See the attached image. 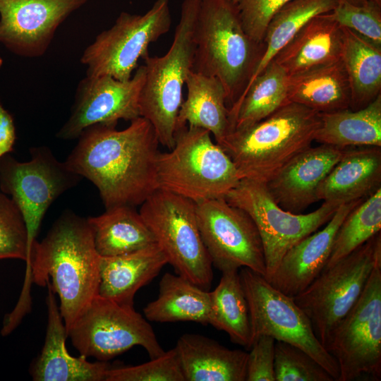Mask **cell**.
Wrapping results in <instances>:
<instances>
[{
    "label": "cell",
    "mask_w": 381,
    "mask_h": 381,
    "mask_svg": "<svg viewBox=\"0 0 381 381\" xmlns=\"http://www.w3.org/2000/svg\"><path fill=\"white\" fill-rule=\"evenodd\" d=\"M157 187L195 203L222 198L240 179L231 159L209 131L186 126L176 131L174 147L159 152Z\"/></svg>",
    "instance_id": "cell-5"
},
{
    "label": "cell",
    "mask_w": 381,
    "mask_h": 381,
    "mask_svg": "<svg viewBox=\"0 0 381 381\" xmlns=\"http://www.w3.org/2000/svg\"><path fill=\"white\" fill-rule=\"evenodd\" d=\"M200 0H184L169 51L145 61V77L139 99L140 116L152 125L159 144L171 150L175 143L182 89L192 71L194 30Z\"/></svg>",
    "instance_id": "cell-6"
},
{
    "label": "cell",
    "mask_w": 381,
    "mask_h": 381,
    "mask_svg": "<svg viewBox=\"0 0 381 381\" xmlns=\"http://www.w3.org/2000/svg\"><path fill=\"white\" fill-rule=\"evenodd\" d=\"M31 158L19 162L6 154L0 159L1 192L11 196L20 210L28 231V258L25 280H32V248L44 216L64 193L76 186L82 177L57 159L47 146L31 147Z\"/></svg>",
    "instance_id": "cell-7"
},
{
    "label": "cell",
    "mask_w": 381,
    "mask_h": 381,
    "mask_svg": "<svg viewBox=\"0 0 381 381\" xmlns=\"http://www.w3.org/2000/svg\"><path fill=\"white\" fill-rule=\"evenodd\" d=\"M331 13L341 27L356 31L381 45V5L374 0L361 6L338 0Z\"/></svg>",
    "instance_id": "cell-38"
},
{
    "label": "cell",
    "mask_w": 381,
    "mask_h": 381,
    "mask_svg": "<svg viewBox=\"0 0 381 381\" xmlns=\"http://www.w3.org/2000/svg\"><path fill=\"white\" fill-rule=\"evenodd\" d=\"M171 23L169 0H157L141 15L121 12L84 50L80 62L87 68L86 75L129 80L139 59L149 54V45L168 32Z\"/></svg>",
    "instance_id": "cell-13"
},
{
    "label": "cell",
    "mask_w": 381,
    "mask_h": 381,
    "mask_svg": "<svg viewBox=\"0 0 381 381\" xmlns=\"http://www.w3.org/2000/svg\"><path fill=\"white\" fill-rule=\"evenodd\" d=\"M287 79L286 73L272 60L229 109L230 132L264 119L287 102Z\"/></svg>",
    "instance_id": "cell-31"
},
{
    "label": "cell",
    "mask_w": 381,
    "mask_h": 381,
    "mask_svg": "<svg viewBox=\"0 0 381 381\" xmlns=\"http://www.w3.org/2000/svg\"><path fill=\"white\" fill-rule=\"evenodd\" d=\"M174 348L185 381H246V351L196 334H183Z\"/></svg>",
    "instance_id": "cell-23"
},
{
    "label": "cell",
    "mask_w": 381,
    "mask_h": 381,
    "mask_svg": "<svg viewBox=\"0 0 381 381\" xmlns=\"http://www.w3.org/2000/svg\"><path fill=\"white\" fill-rule=\"evenodd\" d=\"M185 84L188 94L178 114L176 131L186 126L202 128L220 144L231 131L224 86L218 78L193 71L188 73Z\"/></svg>",
    "instance_id": "cell-26"
},
{
    "label": "cell",
    "mask_w": 381,
    "mask_h": 381,
    "mask_svg": "<svg viewBox=\"0 0 381 381\" xmlns=\"http://www.w3.org/2000/svg\"><path fill=\"white\" fill-rule=\"evenodd\" d=\"M380 229L381 188L363 200L344 218L335 234L324 270L347 256L380 232Z\"/></svg>",
    "instance_id": "cell-34"
},
{
    "label": "cell",
    "mask_w": 381,
    "mask_h": 381,
    "mask_svg": "<svg viewBox=\"0 0 381 381\" xmlns=\"http://www.w3.org/2000/svg\"><path fill=\"white\" fill-rule=\"evenodd\" d=\"M145 77L144 65L125 81L107 75H86L77 86L71 114L56 137L73 140L94 124L117 125L120 119L131 121L140 116L139 99Z\"/></svg>",
    "instance_id": "cell-16"
},
{
    "label": "cell",
    "mask_w": 381,
    "mask_h": 381,
    "mask_svg": "<svg viewBox=\"0 0 381 381\" xmlns=\"http://www.w3.org/2000/svg\"><path fill=\"white\" fill-rule=\"evenodd\" d=\"M100 257L87 219L71 210L64 212L32 246V282L45 286L49 281L60 299L66 332L98 295Z\"/></svg>",
    "instance_id": "cell-2"
},
{
    "label": "cell",
    "mask_w": 381,
    "mask_h": 381,
    "mask_svg": "<svg viewBox=\"0 0 381 381\" xmlns=\"http://www.w3.org/2000/svg\"><path fill=\"white\" fill-rule=\"evenodd\" d=\"M87 0H0V43L27 58L42 56L56 30Z\"/></svg>",
    "instance_id": "cell-17"
},
{
    "label": "cell",
    "mask_w": 381,
    "mask_h": 381,
    "mask_svg": "<svg viewBox=\"0 0 381 381\" xmlns=\"http://www.w3.org/2000/svg\"><path fill=\"white\" fill-rule=\"evenodd\" d=\"M314 141L346 148L381 147V95L366 107L320 113Z\"/></svg>",
    "instance_id": "cell-30"
},
{
    "label": "cell",
    "mask_w": 381,
    "mask_h": 381,
    "mask_svg": "<svg viewBox=\"0 0 381 381\" xmlns=\"http://www.w3.org/2000/svg\"><path fill=\"white\" fill-rule=\"evenodd\" d=\"M16 141V128L11 115L0 102V159L12 152Z\"/></svg>",
    "instance_id": "cell-41"
},
{
    "label": "cell",
    "mask_w": 381,
    "mask_h": 381,
    "mask_svg": "<svg viewBox=\"0 0 381 381\" xmlns=\"http://www.w3.org/2000/svg\"><path fill=\"white\" fill-rule=\"evenodd\" d=\"M192 71L219 80L229 109L240 99L264 52L243 30L231 0H200Z\"/></svg>",
    "instance_id": "cell-4"
},
{
    "label": "cell",
    "mask_w": 381,
    "mask_h": 381,
    "mask_svg": "<svg viewBox=\"0 0 381 381\" xmlns=\"http://www.w3.org/2000/svg\"><path fill=\"white\" fill-rule=\"evenodd\" d=\"M381 188V147L346 148L317 190L318 200L343 204Z\"/></svg>",
    "instance_id": "cell-21"
},
{
    "label": "cell",
    "mask_w": 381,
    "mask_h": 381,
    "mask_svg": "<svg viewBox=\"0 0 381 381\" xmlns=\"http://www.w3.org/2000/svg\"><path fill=\"white\" fill-rule=\"evenodd\" d=\"M47 327L44 346L30 365L35 381H105L111 368L108 361L89 362L87 357L71 356L66 346V329L49 281L47 282Z\"/></svg>",
    "instance_id": "cell-20"
},
{
    "label": "cell",
    "mask_w": 381,
    "mask_h": 381,
    "mask_svg": "<svg viewBox=\"0 0 381 381\" xmlns=\"http://www.w3.org/2000/svg\"><path fill=\"white\" fill-rule=\"evenodd\" d=\"M210 295L208 324L226 332L231 341L249 349L253 343L249 309L238 270H224Z\"/></svg>",
    "instance_id": "cell-32"
},
{
    "label": "cell",
    "mask_w": 381,
    "mask_h": 381,
    "mask_svg": "<svg viewBox=\"0 0 381 381\" xmlns=\"http://www.w3.org/2000/svg\"><path fill=\"white\" fill-rule=\"evenodd\" d=\"M195 213L212 266L222 272L247 267L265 276L261 237L248 214L224 198L195 203Z\"/></svg>",
    "instance_id": "cell-15"
},
{
    "label": "cell",
    "mask_w": 381,
    "mask_h": 381,
    "mask_svg": "<svg viewBox=\"0 0 381 381\" xmlns=\"http://www.w3.org/2000/svg\"><path fill=\"white\" fill-rule=\"evenodd\" d=\"M337 2L338 0H291L283 6L267 25L263 40L264 52L248 84L308 21L317 15L331 12Z\"/></svg>",
    "instance_id": "cell-33"
},
{
    "label": "cell",
    "mask_w": 381,
    "mask_h": 381,
    "mask_svg": "<svg viewBox=\"0 0 381 381\" xmlns=\"http://www.w3.org/2000/svg\"><path fill=\"white\" fill-rule=\"evenodd\" d=\"M341 59L351 89L352 110L362 109L381 95V45L345 27Z\"/></svg>",
    "instance_id": "cell-29"
},
{
    "label": "cell",
    "mask_w": 381,
    "mask_h": 381,
    "mask_svg": "<svg viewBox=\"0 0 381 381\" xmlns=\"http://www.w3.org/2000/svg\"><path fill=\"white\" fill-rule=\"evenodd\" d=\"M239 275L249 309L253 343L258 337L267 335L296 346L337 380L336 360L318 340L309 318L293 297L275 289L263 276L247 267H242Z\"/></svg>",
    "instance_id": "cell-14"
},
{
    "label": "cell",
    "mask_w": 381,
    "mask_h": 381,
    "mask_svg": "<svg viewBox=\"0 0 381 381\" xmlns=\"http://www.w3.org/2000/svg\"><path fill=\"white\" fill-rule=\"evenodd\" d=\"M210 291L179 274L165 273L157 298L143 309L145 318L155 322H194L207 325Z\"/></svg>",
    "instance_id": "cell-28"
},
{
    "label": "cell",
    "mask_w": 381,
    "mask_h": 381,
    "mask_svg": "<svg viewBox=\"0 0 381 381\" xmlns=\"http://www.w3.org/2000/svg\"><path fill=\"white\" fill-rule=\"evenodd\" d=\"M274 344L275 339L267 335L253 341L248 353L246 381H275Z\"/></svg>",
    "instance_id": "cell-40"
},
{
    "label": "cell",
    "mask_w": 381,
    "mask_h": 381,
    "mask_svg": "<svg viewBox=\"0 0 381 381\" xmlns=\"http://www.w3.org/2000/svg\"><path fill=\"white\" fill-rule=\"evenodd\" d=\"M341 26L331 12L308 21L273 59L291 75L310 68L341 59Z\"/></svg>",
    "instance_id": "cell-24"
},
{
    "label": "cell",
    "mask_w": 381,
    "mask_h": 381,
    "mask_svg": "<svg viewBox=\"0 0 381 381\" xmlns=\"http://www.w3.org/2000/svg\"><path fill=\"white\" fill-rule=\"evenodd\" d=\"M252 218L260 233L270 278L286 253L305 237L326 224L341 204L325 202L308 214H294L280 207L265 183L241 179L224 198Z\"/></svg>",
    "instance_id": "cell-10"
},
{
    "label": "cell",
    "mask_w": 381,
    "mask_h": 381,
    "mask_svg": "<svg viewBox=\"0 0 381 381\" xmlns=\"http://www.w3.org/2000/svg\"><path fill=\"white\" fill-rule=\"evenodd\" d=\"M147 321L133 306L97 295L67 330V335L80 354L87 358L108 361L140 346L152 359L165 351Z\"/></svg>",
    "instance_id": "cell-11"
},
{
    "label": "cell",
    "mask_w": 381,
    "mask_h": 381,
    "mask_svg": "<svg viewBox=\"0 0 381 381\" xmlns=\"http://www.w3.org/2000/svg\"><path fill=\"white\" fill-rule=\"evenodd\" d=\"M320 125V113L287 102L264 119L232 131L219 145L240 180L266 183L311 146Z\"/></svg>",
    "instance_id": "cell-3"
},
{
    "label": "cell",
    "mask_w": 381,
    "mask_h": 381,
    "mask_svg": "<svg viewBox=\"0 0 381 381\" xmlns=\"http://www.w3.org/2000/svg\"><path fill=\"white\" fill-rule=\"evenodd\" d=\"M167 264V258L157 243L123 255L101 256L98 295L133 306L136 292Z\"/></svg>",
    "instance_id": "cell-22"
},
{
    "label": "cell",
    "mask_w": 381,
    "mask_h": 381,
    "mask_svg": "<svg viewBox=\"0 0 381 381\" xmlns=\"http://www.w3.org/2000/svg\"><path fill=\"white\" fill-rule=\"evenodd\" d=\"M286 101L320 114L349 108L351 89L341 59L288 76Z\"/></svg>",
    "instance_id": "cell-25"
},
{
    "label": "cell",
    "mask_w": 381,
    "mask_h": 381,
    "mask_svg": "<svg viewBox=\"0 0 381 381\" xmlns=\"http://www.w3.org/2000/svg\"><path fill=\"white\" fill-rule=\"evenodd\" d=\"M140 214L176 274L207 290L212 263L198 226L195 203L157 188L141 205Z\"/></svg>",
    "instance_id": "cell-8"
},
{
    "label": "cell",
    "mask_w": 381,
    "mask_h": 381,
    "mask_svg": "<svg viewBox=\"0 0 381 381\" xmlns=\"http://www.w3.org/2000/svg\"><path fill=\"white\" fill-rule=\"evenodd\" d=\"M28 258V231L23 214L11 198L0 192V260Z\"/></svg>",
    "instance_id": "cell-36"
},
{
    "label": "cell",
    "mask_w": 381,
    "mask_h": 381,
    "mask_svg": "<svg viewBox=\"0 0 381 381\" xmlns=\"http://www.w3.org/2000/svg\"><path fill=\"white\" fill-rule=\"evenodd\" d=\"M326 350L339 367L337 381L381 380V260L358 301L332 332Z\"/></svg>",
    "instance_id": "cell-12"
},
{
    "label": "cell",
    "mask_w": 381,
    "mask_h": 381,
    "mask_svg": "<svg viewBox=\"0 0 381 381\" xmlns=\"http://www.w3.org/2000/svg\"><path fill=\"white\" fill-rule=\"evenodd\" d=\"M380 260V232L322 270L305 290L293 297L309 318L317 338L325 348L336 326L361 296Z\"/></svg>",
    "instance_id": "cell-9"
},
{
    "label": "cell",
    "mask_w": 381,
    "mask_h": 381,
    "mask_svg": "<svg viewBox=\"0 0 381 381\" xmlns=\"http://www.w3.org/2000/svg\"><path fill=\"white\" fill-rule=\"evenodd\" d=\"M345 150L326 144L309 147L265 183L270 195L282 209L301 214L318 201L320 184Z\"/></svg>",
    "instance_id": "cell-18"
},
{
    "label": "cell",
    "mask_w": 381,
    "mask_h": 381,
    "mask_svg": "<svg viewBox=\"0 0 381 381\" xmlns=\"http://www.w3.org/2000/svg\"><path fill=\"white\" fill-rule=\"evenodd\" d=\"M97 123L86 128L65 163L97 188L106 209L141 205L157 188L159 140L139 116L123 130Z\"/></svg>",
    "instance_id": "cell-1"
},
{
    "label": "cell",
    "mask_w": 381,
    "mask_h": 381,
    "mask_svg": "<svg viewBox=\"0 0 381 381\" xmlns=\"http://www.w3.org/2000/svg\"><path fill=\"white\" fill-rule=\"evenodd\" d=\"M365 198L341 204L322 229L308 235L290 248L267 279L268 282L291 297L305 290L324 270L340 224Z\"/></svg>",
    "instance_id": "cell-19"
},
{
    "label": "cell",
    "mask_w": 381,
    "mask_h": 381,
    "mask_svg": "<svg viewBox=\"0 0 381 381\" xmlns=\"http://www.w3.org/2000/svg\"><path fill=\"white\" fill-rule=\"evenodd\" d=\"M291 0H231L242 27L258 44L263 43L267 25L274 14Z\"/></svg>",
    "instance_id": "cell-39"
},
{
    "label": "cell",
    "mask_w": 381,
    "mask_h": 381,
    "mask_svg": "<svg viewBox=\"0 0 381 381\" xmlns=\"http://www.w3.org/2000/svg\"><path fill=\"white\" fill-rule=\"evenodd\" d=\"M275 381H334L333 377L301 349L275 341Z\"/></svg>",
    "instance_id": "cell-35"
},
{
    "label": "cell",
    "mask_w": 381,
    "mask_h": 381,
    "mask_svg": "<svg viewBox=\"0 0 381 381\" xmlns=\"http://www.w3.org/2000/svg\"><path fill=\"white\" fill-rule=\"evenodd\" d=\"M350 4L356 5V6H361L365 4H366L368 1L370 0H344Z\"/></svg>",
    "instance_id": "cell-42"
},
{
    "label": "cell",
    "mask_w": 381,
    "mask_h": 381,
    "mask_svg": "<svg viewBox=\"0 0 381 381\" xmlns=\"http://www.w3.org/2000/svg\"><path fill=\"white\" fill-rule=\"evenodd\" d=\"M87 221L92 228L95 248L100 256L132 253L156 243L155 238L135 207L116 206Z\"/></svg>",
    "instance_id": "cell-27"
},
{
    "label": "cell",
    "mask_w": 381,
    "mask_h": 381,
    "mask_svg": "<svg viewBox=\"0 0 381 381\" xmlns=\"http://www.w3.org/2000/svg\"><path fill=\"white\" fill-rule=\"evenodd\" d=\"M375 2H377L378 4L381 5V0H374Z\"/></svg>",
    "instance_id": "cell-44"
},
{
    "label": "cell",
    "mask_w": 381,
    "mask_h": 381,
    "mask_svg": "<svg viewBox=\"0 0 381 381\" xmlns=\"http://www.w3.org/2000/svg\"><path fill=\"white\" fill-rule=\"evenodd\" d=\"M2 64H3V59L0 57V69L2 66Z\"/></svg>",
    "instance_id": "cell-43"
},
{
    "label": "cell",
    "mask_w": 381,
    "mask_h": 381,
    "mask_svg": "<svg viewBox=\"0 0 381 381\" xmlns=\"http://www.w3.org/2000/svg\"><path fill=\"white\" fill-rule=\"evenodd\" d=\"M105 381H185L175 348L150 361L108 370Z\"/></svg>",
    "instance_id": "cell-37"
}]
</instances>
